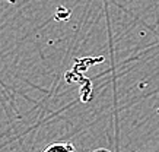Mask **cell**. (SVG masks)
Here are the masks:
<instances>
[{
    "mask_svg": "<svg viewBox=\"0 0 159 152\" xmlns=\"http://www.w3.org/2000/svg\"><path fill=\"white\" fill-rule=\"evenodd\" d=\"M43 152H76V148L70 142H57L48 145Z\"/></svg>",
    "mask_w": 159,
    "mask_h": 152,
    "instance_id": "obj_1",
    "label": "cell"
},
{
    "mask_svg": "<svg viewBox=\"0 0 159 152\" xmlns=\"http://www.w3.org/2000/svg\"><path fill=\"white\" fill-rule=\"evenodd\" d=\"M92 152H111L110 149H105V148H98V149H93Z\"/></svg>",
    "mask_w": 159,
    "mask_h": 152,
    "instance_id": "obj_2",
    "label": "cell"
}]
</instances>
